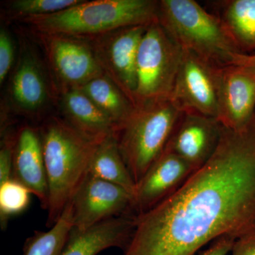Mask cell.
Here are the masks:
<instances>
[{
    "label": "cell",
    "mask_w": 255,
    "mask_h": 255,
    "mask_svg": "<svg viewBox=\"0 0 255 255\" xmlns=\"http://www.w3.org/2000/svg\"><path fill=\"white\" fill-rule=\"evenodd\" d=\"M255 231V113L244 127H223L211 158L176 191L137 216L124 255H195L223 236Z\"/></svg>",
    "instance_id": "cell-1"
},
{
    "label": "cell",
    "mask_w": 255,
    "mask_h": 255,
    "mask_svg": "<svg viewBox=\"0 0 255 255\" xmlns=\"http://www.w3.org/2000/svg\"><path fill=\"white\" fill-rule=\"evenodd\" d=\"M48 185L46 226L53 227L88 173L100 142L78 132L65 119L51 117L39 128Z\"/></svg>",
    "instance_id": "cell-2"
},
{
    "label": "cell",
    "mask_w": 255,
    "mask_h": 255,
    "mask_svg": "<svg viewBox=\"0 0 255 255\" xmlns=\"http://www.w3.org/2000/svg\"><path fill=\"white\" fill-rule=\"evenodd\" d=\"M155 0H82L68 9L46 16L23 18L36 33L92 38L134 26L158 21Z\"/></svg>",
    "instance_id": "cell-3"
},
{
    "label": "cell",
    "mask_w": 255,
    "mask_h": 255,
    "mask_svg": "<svg viewBox=\"0 0 255 255\" xmlns=\"http://www.w3.org/2000/svg\"><path fill=\"white\" fill-rule=\"evenodd\" d=\"M158 21L183 50L216 66L232 65L241 54L221 19L194 0H160Z\"/></svg>",
    "instance_id": "cell-4"
},
{
    "label": "cell",
    "mask_w": 255,
    "mask_h": 255,
    "mask_svg": "<svg viewBox=\"0 0 255 255\" xmlns=\"http://www.w3.org/2000/svg\"><path fill=\"white\" fill-rule=\"evenodd\" d=\"M184 112L170 99L135 107L116 132L119 150L135 184L163 153Z\"/></svg>",
    "instance_id": "cell-5"
},
{
    "label": "cell",
    "mask_w": 255,
    "mask_h": 255,
    "mask_svg": "<svg viewBox=\"0 0 255 255\" xmlns=\"http://www.w3.org/2000/svg\"><path fill=\"white\" fill-rule=\"evenodd\" d=\"M182 57L159 21L147 26L137 53L135 107L170 98Z\"/></svg>",
    "instance_id": "cell-6"
},
{
    "label": "cell",
    "mask_w": 255,
    "mask_h": 255,
    "mask_svg": "<svg viewBox=\"0 0 255 255\" xmlns=\"http://www.w3.org/2000/svg\"><path fill=\"white\" fill-rule=\"evenodd\" d=\"M60 95L80 89L104 75L90 43L85 38L36 33Z\"/></svg>",
    "instance_id": "cell-7"
},
{
    "label": "cell",
    "mask_w": 255,
    "mask_h": 255,
    "mask_svg": "<svg viewBox=\"0 0 255 255\" xmlns=\"http://www.w3.org/2000/svg\"><path fill=\"white\" fill-rule=\"evenodd\" d=\"M147 26H130L87 38L104 75L135 107L137 53Z\"/></svg>",
    "instance_id": "cell-8"
},
{
    "label": "cell",
    "mask_w": 255,
    "mask_h": 255,
    "mask_svg": "<svg viewBox=\"0 0 255 255\" xmlns=\"http://www.w3.org/2000/svg\"><path fill=\"white\" fill-rule=\"evenodd\" d=\"M221 69L182 50V60L169 99L184 113L217 119Z\"/></svg>",
    "instance_id": "cell-9"
},
{
    "label": "cell",
    "mask_w": 255,
    "mask_h": 255,
    "mask_svg": "<svg viewBox=\"0 0 255 255\" xmlns=\"http://www.w3.org/2000/svg\"><path fill=\"white\" fill-rule=\"evenodd\" d=\"M133 201L124 188L88 172L71 200L73 229L82 231L105 220L135 215Z\"/></svg>",
    "instance_id": "cell-10"
},
{
    "label": "cell",
    "mask_w": 255,
    "mask_h": 255,
    "mask_svg": "<svg viewBox=\"0 0 255 255\" xmlns=\"http://www.w3.org/2000/svg\"><path fill=\"white\" fill-rule=\"evenodd\" d=\"M222 128L213 117L184 112L164 151L181 157L198 170L216 152Z\"/></svg>",
    "instance_id": "cell-11"
},
{
    "label": "cell",
    "mask_w": 255,
    "mask_h": 255,
    "mask_svg": "<svg viewBox=\"0 0 255 255\" xmlns=\"http://www.w3.org/2000/svg\"><path fill=\"white\" fill-rule=\"evenodd\" d=\"M195 172L184 159L164 151L136 184L134 214L141 216L155 208L179 190Z\"/></svg>",
    "instance_id": "cell-12"
},
{
    "label": "cell",
    "mask_w": 255,
    "mask_h": 255,
    "mask_svg": "<svg viewBox=\"0 0 255 255\" xmlns=\"http://www.w3.org/2000/svg\"><path fill=\"white\" fill-rule=\"evenodd\" d=\"M255 113V68L227 65L221 69L218 121L231 129L244 127Z\"/></svg>",
    "instance_id": "cell-13"
},
{
    "label": "cell",
    "mask_w": 255,
    "mask_h": 255,
    "mask_svg": "<svg viewBox=\"0 0 255 255\" xmlns=\"http://www.w3.org/2000/svg\"><path fill=\"white\" fill-rule=\"evenodd\" d=\"M12 179L38 198L47 209L48 185L39 129L24 126L14 134Z\"/></svg>",
    "instance_id": "cell-14"
},
{
    "label": "cell",
    "mask_w": 255,
    "mask_h": 255,
    "mask_svg": "<svg viewBox=\"0 0 255 255\" xmlns=\"http://www.w3.org/2000/svg\"><path fill=\"white\" fill-rule=\"evenodd\" d=\"M52 90L41 61L34 52L25 45L19 53L10 84L13 105L19 113L37 115L49 103Z\"/></svg>",
    "instance_id": "cell-15"
},
{
    "label": "cell",
    "mask_w": 255,
    "mask_h": 255,
    "mask_svg": "<svg viewBox=\"0 0 255 255\" xmlns=\"http://www.w3.org/2000/svg\"><path fill=\"white\" fill-rule=\"evenodd\" d=\"M137 216L125 215L105 220L82 231L72 229L60 255H97L112 248L124 251L131 241Z\"/></svg>",
    "instance_id": "cell-16"
},
{
    "label": "cell",
    "mask_w": 255,
    "mask_h": 255,
    "mask_svg": "<svg viewBox=\"0 0 255 255\" xmlns=\"http://www.w3.org/2000/svg\"><path fill=\"white\" fill-rule=\"evenodd\" d=\"M61 102L65 120L85 136L100 142L116 134L113 122L80 89L61 94Z\"/></svg>",
    "instance_id": "cell-17"
},
{
    "label": "cell",
    "mask_w": 255,
    "mask_h": 255,
    "mask_svg": "<svg viewBox=\"0 0 255 255\" xmlns=\"http://www.w3.org/2000/svg\"><path fill=\"white\" fill-rule=\"evenodd\" d=\"M217 15L241 54L255 52V0L220 1Z\"/></svg>",
    "instance_id": "cell-18"
},
{
    "label": "cell",
    "mask_w": 255,
    "mask_h": 255,
    "mask_svg": "<svg viewBox=\"0 0 255 255\" xmlns=\"http://www.w3.org/2000/svg\"><path fill=\"white\" fill-rule=\"evenodd\" d=\"M88 172L124 188L133 196L134 199L136 184L119 150L116 134L107 137L97 145Z\"/></svg>",
    "instance_id": "cell-19"
},
{
    "label": "cell",
    "mask_w": 255,
    "mask_h": 255,
    "mask_svg": "<svg viewBox=\"0 0 255 255\" xmlns=\"http://www.w3.org/2000/svg\"><path fill=\"white\" fill-rule=\"evenodd\" d=\"M80 90L108 116L117 131L135 110V106L125 94L105 75L94 79Z\"/></svg>",
    "instance_id": "cell-20"
},
{
    "label": "cell",
    "mask_w": 255,
    "mask_h": 255,
    "mask_svg": "<svg viewBox=\"0 0 255 255\" xmlns=\"http://www.w3.org/2000/svg\"><path fill=\"white\" fill-rule=\"evenodd\" d=\"M73 228V209L71 201L60 219L48 231H36L23 248V255H60Z\"/></svg>",
    "instance_id": "cell-21"
},
{
    "label": "cell",
    "mask_w": 255,
    "mask_h": 255,
    "mask_svg": "<svg viewBox=\"0 0 255 255\" xmlns=\"http://www.w3.org/2000/svg\"><path fill=\"white\" fill-rule=\"evenodd\" d=\"M30 194L26 187L14 179L0 184V221L2 229L7 226L9 219L26 211L29 205Z\"/></svg>",
    "instance_id": "cell-22"
},
{
    "label": "cell",
    "mask_w": 255,
    "mask_h": 255,
    "mask_svg": "<svg viewBox=\"0 0 255 255\" xmlns=\"http://www.w3.org/2000/svg\"><path fill=\"white\" fill-rule=\"evenodd\" d=\"M82 0H15L9 4L11 17L21 20L59 12L79 4Z\"/></svg>",
    "instance_id": "cell-23"
},
{
    "label": "cell",
    "mask_w": 255,
    "mask_h": 255,
    "mask_svg": "<svg viewBox=\"0 0 255 255\" xmlns=\"http://www.w3.org/2000/svg\"><path fill=\"white\" fill-rule=\"evenodd\" d=\"M14 61V47L12 38L5 29L0 31V84L4 83Z\"/></svg>",
    "instance_id": "cell-24"
},
{
    "label": "cell",
    "mask_w": 255,
    "mask_h": 255,
    "mask_svg": "<svg viewBox=\"0 0 255 255\" xmlns=\"http://www.w3.org/2000/svg\"><path fill=\"white\" fill-rule=\"evenodd\" d=\"M14 135H4L0 149V184L12 179V155Z\"/></svg>",
    "instance_id": "cell-25"
},
{
    "label": "cell",
    "mask_w": 255,
    "mask_h": 255,
    "mask_svg": "<svg viewBox=\"0 0 255 255\" xmlns=\"http://www.w3.org/2000/svg\"><path fill=\"white\" fill-rule=\"evenodd\" d=\"M231 255H255V231L235 241Z\"/></svg>",
    "instance_id": "cell-26"
},
{
    "label": "cell",
    "mask_w": 255,
    "mask_h": 255,
    "mask_svg": "<svg viewBox=\"0 0 255 255\" xmlns=\"http://www.w3.org/2000/svg\"><path fill=\"white\" fill-rule=\"evenodd\" d=\"M236 238L231 236H223L216 239L201 255H228L234 244Z\"/></svg>",
    "instance_id": "cell-27"
},
{
    "label": "cell",
    "mask_w": 255,
    "mask_h": 255,
    "mask_svg": "<svg viewBox=\"0 0 255 255\" xmlns=\"http://www.w3.org/2000/svg\"><path fill=\"white\" fill-rule=\"evenodd\" d=\"M233 64L255 68V52L251 54H238L235 57Z\"/></svg>",
    "instance_id": "cell-28"
}]
</instances>
